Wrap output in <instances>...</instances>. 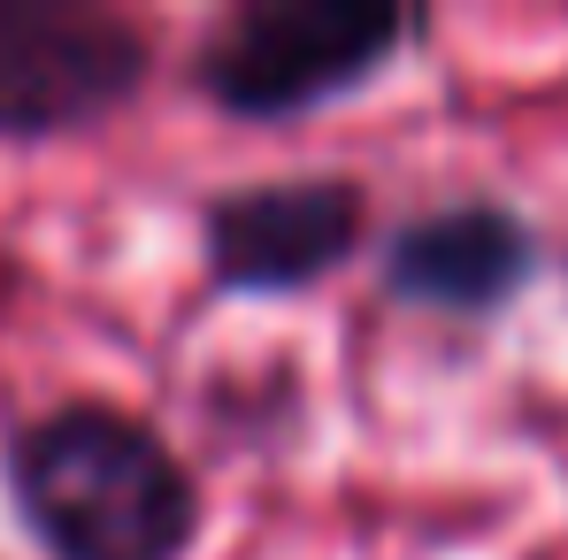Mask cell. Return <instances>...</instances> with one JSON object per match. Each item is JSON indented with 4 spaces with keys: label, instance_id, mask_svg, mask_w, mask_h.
I'll use <instances>...</instances> for the list:
<instances>
[{
    "label": "cell",
    "instance_id": "6da1fadb",
    "mask_svg": "<svg viewBox=\"0 0 568 560\" xmlns=\"http://www.w3.org/2000/svg\"><path fill=\"white\" fill-rule=\"evenodd\" d=\"M8 499L47 560H185L200 483L154 422L70 399L8 438Z\"/></svg>",
    "mask_w": 568,
    "mask_h": 560
},
{
    "label": "cell",
    "instance_id": "7a4b0ae2",
    "mask_svg": "<svg viewBox=\"0 0 568 560\" xmlns=\"http://www.w3.org/2000/svg\"><path fill=\"white\" fill-rule=\"evenodd\" d=\"M415 31L392 0H246L200 47V93L246 123H284L377 85Z\"/></svg>",
    "mask_w": 568,
    "mask_h": 560
},
{
    "label": "cell",
    "instance_id": "3957f363",
    "mask_svg": "<svg viewBox=\"0 0 568 560\" xmlns=\"http://www.w3.org/2000/svg\"><path fill=\"white\" fill-rule=\"evenodd\" d=\"M146 85V31L115 8L0 0V139H62Z\"/></svg>",
    "mask_w": 568,
    "mask_h": 560
},
{
    "label": "cell",
    "instance_id": "277c9868",
    "mask_svg": "<svg viewBox=\"0 0 568 560\" xmlns=\"http://www.w3.org/2000/svg\"><path fill=\"white\" fill-rule=\"evenodd\" d=\"M369 207L354 177H270V185H239L207 200L200 215V254L207 277L223 292H307L331 269H346L362 254Z\"/></svg>",
    "mask_w": 568,
    "mask_h": 560
},
{
    "label": "cell",
    "instance_id": "5b68a950",
    "mask_svg": "<svg viewBox=\"0 0 568 560\" xmlns=\"http://www.w3.org/2000/svg\"><path fill=\"white\" fill-rule=\"evenodd\" d=\"M530 277H538V231L499 200H462V207L415 215L384 246L392 299L430 307V315H499Z\"/></svg>",
    "mask_w": 568,
    "mask_h": 560
}]
</instances>
